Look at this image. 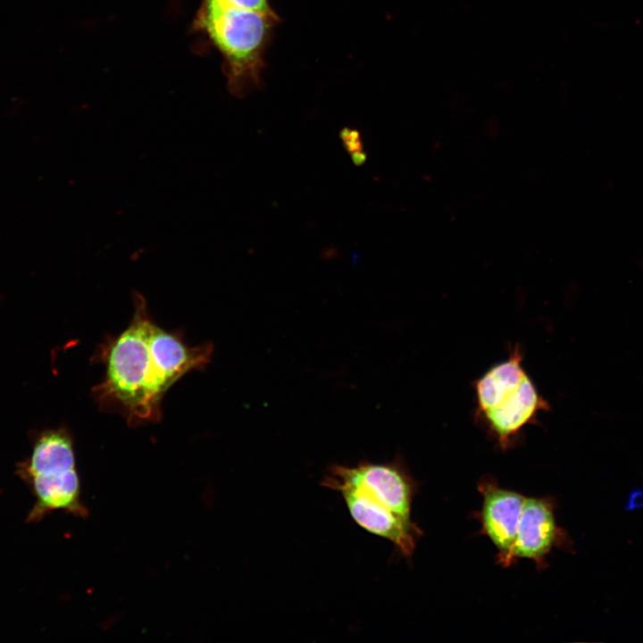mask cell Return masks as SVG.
I'll return each instance as SVG.
<instances>
[{
  "label": "cell",
  "mask_w": 643,
  "mask_h": 643,
  "mask_svg": "<svg viewBox=\"0 0 643 643\" xmlns=\"http://www.w3.org/2000/svg\"><path fill=\"white\" fill-rule=\"evenodd\" d=\"M567 536L558 527L552 501L526 497L513 547L501 565L509 566L519 558L533 560L539 566L553 547L564 545Z\"/></svg>",
  "instance_id": "8992f818"
},
{
  "label": "cell",
  "mask_w": 643,
  "mask_h": 643,
  "mask_svg": "<svg viewBox=\"0 0 643 643\" xmlns=\"http://www.w3.org/2000/svg\"><path fill=\"white\" fill-rule=\"evenodd\" d=\"M266 15L218 0H205L200 22L231 62L243 64L254 58L262 45L268 27Z\"/></svg>",
  "instance_id": "277c9868"
},
{
  "label": "cell",
  "mask_w": 643,
  "mask_h": 643,
  "mask_svg": "<svg viewBox=\"0 0 643 643\" xmlns=\"http://www.w3.org/2000/svg\"><path fill=\"white\" fill-rule=\"evenodd\" d=\"M134 313L128 327L108 337L95 359L104 367L93 388L100 410L121 414L130 426L156 422L168 389L187 373L210 363L213 345L188 346L179 331H168L151 318L143 295L132 294Z\"/></svg>",
  "instance_id": "6da1fadb"
},
{
  "label": "cell",
  "mask_w": 643,
  "mask_h": 643,
  "mask_svg": "<svg viewBox=\"0 0 643 643\" xmlns=\"http://www.w3.org/2000/svg\"><path fill=\"white\" fill-rule=\"evenodd\" d=\"M236 7L270 13L267 0H218Z\"/></svg>",
  "instance_id": "ba28073f"
},
{
  "label": "cell",
  "mask_w": 643,
  "mask_h": 643,
  "mask_svg": "<svg viewBox=\"0 0 643 643\" xmlns=\"http://www.w3.org/2000/svg\"><path fill=\"white\" fill-rule=\"evenodd\" d=\"M322 485L342 496L360 527L392 542L404 556L413 555L422 531L411 520L415 483L400 457L330 465Z\"/></svg>",
  "instance_id": "7a4b0ae2"
},
{
  "label": "cell",
  "mask_w": 643,
  "mask_h": 643,
  "mask_svg": "<svg viewBox=\"0 0 643 643\" xmlns=\"http://www.w3.org/2000/svg\"><path fill=\"white\" fill-rule=\"evenodd\" d=\"M643 508V487H635L628 494L624 505L625 512H633Z\"/></svg>",
  "instance_id": "9c48e42d"
},
{
  "label": "cell",
  "mask_w": 643,
  "mask_h": 643,
  "mask_svg": "<svg viewBox=\"0 0 643 643\" xmlns=\"http://www.w3.org/2000/svg\"><path fill=\"white\" fill-rule=\"evenodd\" d=\"M478 489L482 496L481 530L498 550L502 564L513 547L526 497L499 487L492 479L481 480Z\"/></svg>",
  "instance_id": "52a82bcc"
},
{
  "label": "cell",
  "mask_w": 643,
  "mask_h": 643,
  "mask_svg": "<svg viewBox=\"0 0 643 643\" xmlns=\"http://www.w3.org/2000/svg\"><path fill=\"white\" fill-rule=\"evenodd\" d=\"M474 419L507 450L529 425L536 424L548 412V401L539 392L523 366L519 345L507 359L492 365L473 382Z\"/></svg>",
  "instance_id": "3957f363"
},
{
  "label": "cell",
  "mask_w": 643,
  "mask_h": 643,
  "mask_svg": "<svg viewBox=\"0 0 643 643\" xmlns=\"http://www.w3.org/2000/svg\"><path fill=\"white\" fill-rule=\"evenodd\" d=\"M75 464V462L58 461L20 470L36 497L29 521L39 520L54 510H63L79 517L88 516L80 498V481Z\"/></svg>",
  "instance_id": "5b68a950"
},
{
  "label": "cell",
  "mask_w": 643,
  "mask_h": 643,
  "mask_svg": "<svg viewBox=\"0 0 643 643\" xmlns=\"http://www.w3.org/2000/svg\"><path fill=\"white\" fill-rule=\"evenodd\" d=\"M351 157L356 165L363 164L366 159V155L363 151L351 154Z\"/></svg>",
  "instance_id": "30bf717a"
}]
</instances>
